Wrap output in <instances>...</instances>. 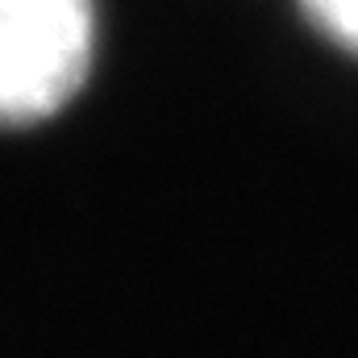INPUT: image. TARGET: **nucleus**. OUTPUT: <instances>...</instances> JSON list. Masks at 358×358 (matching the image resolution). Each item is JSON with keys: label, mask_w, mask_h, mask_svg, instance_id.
<instances>
[{"label": "nucleus", "mask_w": 358, "mask_h": 358, "mask_svg": "<svg viewBox=\"0 0 358 358\" xmlns=\"http://www.w3.org/2000/svg\"><path fill=\"white\" fill-rule=\"evenodd\" d=\"M100 0H0V134L59 117L88 88Z\"/></svg>", "instance_id": "1"}, {"label": "nucleus", "mask_w": 358, "mask_h": 358, "mask_svg": "<svg viewBox=\"0 0 358 358\" xmlns=\"http://www.w3.org/2000/svg\"><path fill=\"white\" fill-rule=\"evenodd\" d=\"M300 21L338 55L358 63V0H292Z\"/></svg>", "instance_id": "2"}]
</instances>
